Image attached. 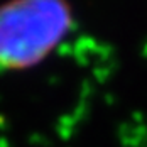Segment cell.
Wrapping results in <instances>:
<instances>
[{"mask_svg":"<svg viewBox=\"0 0 147 147\" xmlns=\"http://www.w3.org/2000/svg\"><path fill=\"white\" fill-rule=\"evenodd\" d=\"M74 27L71 0L0 2V73H24L41 66Z\"/></svg>","mask_w":147,"mask_h":147,"instance_id":"1","label":"cell"}]
</instances>
